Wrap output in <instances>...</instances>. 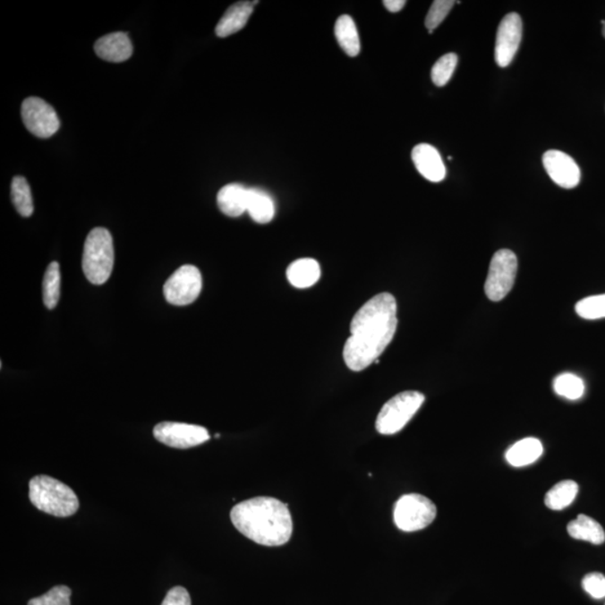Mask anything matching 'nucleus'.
<instances>
[{
    "label": "nucleus",
    "mask_w": 605,
    "mask_h": 605,
    "mask_svg": "<svg viewBox=\"0 0 605 605\" xmlns=\"http://www.w3.org/2000/svg\"><path fill=\"white\" fill-rule=\"evenodd\" d=\"M397 302L389 293H380L355 313L351 336L346 340L344 359L353 371H362L379 357L393 341L397 330Z\"/></svg>",
    "instance_id": "1"
},
{
    "label": "nucleus",
    "mask_w": 605,
    "mask_h": 605,
    "mask_svg": "<svg viewBox=\"0 0 605 605\" xmlns=\"http://www.w3.org/2000/svg\"><path fill=\"white\" fill-rule=\"evenodd\" d=\"M231 522L248 540L264 546L287 544L293 533L288 505L271 497H256L234 506Z\"/></svg>",
    "instance_id": "2"
},
{
    "label": "nucleus",
    "mask_w": 605,
    "mask_h": 605,
    "mask_svg": "<svg viewBox=\"0 0 605 605\" xmlns=\"http://www.w3.org/2000/svg\"><path fill=\"white\" fill-rule=\"evenodd\" d=\"M30 500L43 513L64 518L77 513L79 499L72 489L48 475H37L30 481Z\"/></svg>",
    "instance_id": "3"
},
{
    "label": "nucleus",
    "mask_w": 605,
    "mask_h": 605,
    "mask_svg": "<svg viewBox=\"0 0 605 605\" xmlns=\"http://www.w3.org/2000/svg\"><path fill=\"white\" fill-rule=\"evenodd\" d=\"M115 251L113 237L108 230L96 228L84 243L82 269L89 282L102 285L113 273Z\"/></svg>",
    "instance_id": "4"
},
{
    "label": "nucleus",
    "mask_w": 605,
    "mask_h": 605,
    "mask_svg": "<svg viewBox=\"0 0 605 605\" xmlns=\"http://www.w3.org/2000/svg\"><path fill=\"white\" fill-rule=\"evenodd\" d=\"M425 402L418 391H404L388 400L377 417L376 429L382 435H394L402 430Z\"/></svg>",
    "instance_id": "5"
},
{
    "label": "nucleus",
    "mask_w": 605,
    "mask_h": 605,
    "mask_svg": "<svg viewBox=\"0 0 605 605\" xmlns=\"http://www.w3.org/2000/svg\"><path fill=\"white\" fill-rule=\"evenodd\" d=\"M436 515L438 509L433 501L417 493H411L396 502L394 520L400 531L413 533L430 526Z\"/></svg>",
    "instance_id": "6"
},
{
    "label": "nucleus",
    "mask_w": 605,
    "mask_h": 605,
    "mask_svg": "<svg viewBox=\"0 0 605 605\" xmlns=\"http://www.w3.org/2000/svg\"><path fill=\"white\" fill-rule=\"evenodd\" d=\"M518 271V260L514 251L501 249L493 255L484 291L489 300L500 302L513 289Z\"/></svg>",
    "instance_id": "7"
},
{
    "label": "nucleus",
    "mask_w": 605,
    "mask_h": 605,
    "mask_svg": "<svg viewBox=\"0 0 605 605\" xmlns=\"http://www.w3.org/2000/svg\"><path fill=\"white\" fill-rule=\"evenodd\" d=\"M202 291V275L197 267H180L164 285V296L172 305L185 306L198 300Z\"/></svg>",
    "instance_id": "8"
},
{
    "label": "nucleus",
    "mask_w": 605,
    "mask_h": 605,
    "mask_svg": "<svg viewBox=\"0 0 605 605\" xmlns=\"http://www.w3.org/2000/svg\"><path fill=\"white\" fill-rule=\"evenodd\" d=\"M21 118L28 131L38 138H50L60 128V119L55 108L41 98L30 97L24 100Z\"/></svg>",
    "instance_id": "9"
},
{
    "label": "nucleus",
    "mask_w": 605,
    "mask_h": 605,
    "mask_svg": "<svg viewBox=\"0 0 605 605\" xmlns=\"http://www.w3.org/2000/svg\"><path fill=\"white\" fill-rule=\"evenodd\" d=\"M154 438L167 447L185 449L208 442L211 436L203 426L164 422L154 427Z\"/></svg>",
    "instance_id": "10"
},
{
    "label": "nucleus",
    "mask_w": 605,
    "mask_h": 605,
    "mask_svg": "<svg viewBox=\"0 0 605 605\" xmlns=\"http://www.w3.org/2000/svg\"><path fill=\"white\" fill-rule=\"evenodd\" d=\"M523 38V21L517 13H510L498 28L495 59L500 68H507L517 55Z\"/></svg>",
    "instance_id": "11"
},
{
    "label": "nucleus",
    "mask_w": 605,
    "mask_h": 605,
    "mask_svg": "<svg viewBox=\"0 0 605 605\" xmlns=\"http://www.w3.org/2000/svg\"><path fill=\"white\" fill-rule=\"evenodd\" d=\"M542 163L555 184L564 189H574L580 184L581 170L574 159L567 153L551 149L542 157Z\"/></svg>",
    "instance_id": "12"
},
{
    "label": "nucleus",
    "mask_w": 605,
    "mask_h": 605,
    "mask_svg": "<svg viewBox=\"0 0 605 605\" xmlns=\"http://www.w3.org/2000/svg\"><path fill=\"white\" fill-rule=\"evenodd\" d=\"M412 158L417 171L426 180L439 183L447 176V167L435 147L429 144L417 145L413 147Z\"/></svg>",
    "instance_id": "13"
},
{
    "label": "nucleus",
    "mask_w": 605,
    "mask_h": 605,
    "mask_svg": "<svg viewBox=\"0 0 605 605\" xmlns=\"http://www.w3.org/2000/svg\"><path fill=\"white\" fill-rule=\"evenodd\" d=\"M95 51L100 59L119 64L132 55V44L126 33H113L98 39Z\"/></svg>",
    "instance_id": "14"
},
{
    "label": "nucleus",
    "mask_w": 605,
    "mask_h": 605,
    "mask_svg": "<svg viewBox=\"0 0 605 605\" xmlns=\"http://www.w3.org/2000/svg\"><path fill=\"white\" fill-rule=\"evenodd\" d=\"M258 2H240L234 4L222 16L216 28V34L219 38L230 37L242 30L247 25L253 12V6Z\"/></svg>",
    "instance_id": "15"
},
{
    "label": "nucleus",
    "mask_w": 605,
    "mask_h": 605,
    "mask_svg": "<svg viewBox=\"0 0 605 605\" xmlns=\"http://www.w3.org/2000/svg\"><path fill=\"white\" fill-rule=\"evenodd\" d=\"M217 207L222 213L231 217L243 216L247 212L248 189L238 183L224 186L217 193Z\"/></svg>",
    "instance_id": "16"
},
{
    "label": "nucleus",
    "mask_w": 605,
    "mask_h": 605,
    "mask_svg": "<svg viewBox=\"0 0 605 605\" xmlns=\"http://www.w3.org/2000/svg\"><path fill=\"white\" fill-rule=\"evenodd\" d=\"M321 278V267L312 258H302L292 262L287 268L288 282L296 288H309Z\"/></svg>",
    "instance_id": "17"
},
{
    "label": "nucleus",
    "mask_w": 605,
    "mask_h": 605,
    "mask_svg": "<svg viewBox=\"0 0 605 605\" xmlns=\"http://www.w3.org/2000/svg\"><path fill=\"white\" fill-rule=\"evenodd\" d=\"M544 447L540 439L528 438L519 440L506 453V460L510 465L520 468L533 464L541 456Z\"/></svg>",
    "instance_id": "18"
},
{
    "label": "nucleus",
    "mask_w": 605,
    "mask_h": 605,
    "mask_svg": "<svg viewBox=\"0 0 605 605\" xmlns=\"http://www.w3.org/2000/svg\"><path fill=\"white\" fill-rule=\"evenodd\" d=\"M247 212L257 224H268L276 213L273 198L264 190L248 189Z\"/></svg>",
    "instance_id": "19"
},
{
    "label": "nucleus",
    "mask_w": 605,
    "mask_h": 605,
    "mask_svg": "<svg viewBox=\"0 0 605 605\" xmlns=\"http://www.w3.org/2000/svg\"><path fill=\"white\" fill-rule=\"evenodd\" d=\"M567 532L574 540L589 541L594 545H601L605 541L603 527L589 516H577L576 519L567 524Z\"/></svg>",
    "instance_id": "20"
},
{
    "label": "nucleus",
    "mask_w": 605,
    "mask_h": 605,
    "mask_svg": "<svg viewBox=\"0 0 605 605\" xmlns=\"http://www.w3.org/2000/svg\"><path fill=\"white\" fill-rule=\"evenodd\" d=\"M337 43L340 44L342 50L351 57H355L360 53V38L357 26H355L353 17L342 15L337 19L335 29Z\"/></svg>",
    "instance_id": "21"
},
{
    "label": "nucleus",
    "mask_w": 605,
    "mask_h": 605,
    "mask_svg": "<svg viewBox=\"0 0 605 605\" xmlns=\"http://www.w3.org/2000/svg\"><path fill=\"white\" fill-rule=\"evenodd\" d=\"M578 486L572 480H565L555 484L545 496V505L551 510H562L567 508L575 500Z\"/></svg>",
    "instance_id": "22"
},
{
    "label": "nucleus",
    "mask_w": 605,
    "mask_h": 605,
    "mask_svg": "<svg viewBox=\"0 0 605 605\" xmlns=\"http://www.w3.org/2000/svg\"><path fill=\"white\" fill-rule=\"evenodd\" d=\"M61 273L59 262L48 265L43 279V301L48 310L56 308L60 300Z\"/></svg>",
    "instance_id": "23"
},
{
    "label": "nucleus",
    "mask_w": 605,
    "mask_h": 605,
    "mask_svg": "<svg viewBox=\"0 0 605 605\" xmlns=\"http://www.w3.org/2000/svg\"><path fill=\"white\" fill-rule=\"evenodd\" d=\"M12 200L17 212L21 217H29L33 215V197L30 188L23 176H16L12 182Z\"/></svg>",
    "instance_id": "24"
},
{
    "label": "nucleus",
    "mask_w": 605,
    "mask_h": 605,
    "mask_svg": "<svg viewBox=\"0 0 605 605\" xmlns=\"http://www.w3.org/2000/svg\"><path fill=\"white\" fill-rule=\"evenodd\" d=\"M555 393L569 400H577L584 395V381L573 373H562L554 380Z\"/></svg>",
    "instance_id": "25"
},
{
    "label": "nucleus",
    "mask_w": 605,
    "mask_h": 605,
    "mask_svg": "<svg viewBox=\"0 0 605 605\" xmlns=\"http://www.w3.org/2000/svg\"><path fill=\"white\" fill-rule=\"evenodd\" d=\"M457 62H459V57L456 53H447L436 62L430 73L431 81L435 86H447L456 69Z\"/></svg>",
    "instance_id": "26"
},
{
    "label": "nucleus",
    "mask_w": 605,
    "mask_h": 605,
    "mask_svg": "<svg viewBox=\"0 0 605 605\" xmlns=\"http://www.w3.org/2000/svg\"><path fill=\"white\" fill-rule=\"evenodd\" d=\"M575 311L578 317L585 320H599L605 318V294L603 295L590 296L577 302Z\"/></svg>",
    "instance_id": "27"
},
{
    "label": "nucleus",
    "mask_w": 605,
    "mask_h": 605,
    "mask_svg": "<svg viewBox=\"0 0 605 605\" xmlns=\"http://www.w3.org/2000/svg\"><path fill=\"white\" fill-rule=\"evenodd\" d=\"M454 5H456V2H453V0H435L425 20L426 29L430 30V34L447 19Z\"/></svg>",
    "instance_id": "28"
},
{
    "label": "nucleus",
    "mask_w": 605,
    "mask_h": 605,
    "mask_svg": "<svg viewBox=\"0 0 605 605\" xmlns=\"http://www.w3.org/2000/svg\"><path fill=\"white\" fill-rule=\"evenodd\" d=\"M71 594H72V591L70 587L57 585L48 591L47 593L30 600L28 605H71Z\"/></svg>",
    "instance_id": "29"
},
{
    "label": "nucleus",
    "mask_w": 605,
    "mask_h": 605,
    "mask_svg": "<svg viewBox=\"0 0 605 605\" xmlns=\"http://www.w3.org/2000/svg\"><path fill=\"white\" fill-rule=\"evenodd\" d=\"M583 589L589 593L592 598H605V576L601 573H590L583 578Z\"/></svg>",
    "instance_id": "30"
},
{
    "label": "nucleus",
    "mask_w": 605,
    "mask_h": 605,
    "mask_svg": "<svg viewBox=\"0 0 605 605\" xmlns=\"http://www.w3.org/2000/svg\"><path fill=\"white\" fill-rule=\"evenodd\" d=\"M162 605H192L188 590L182 586L173 587L164 599Z\"/></svg>",
    "instance_id": "31"
},
{
    "label": "nucleus",
    "mask_w": 605,
    "mask_h": 605,
    "mask_svg": "<svg viewBox=\"0 0 605 605\" xmlns=\"http://www.w3.org/2000/svg\"><path fill=\"white\" fill-rule=\"evenodd\" d=\"M406 5L405 0H385L384 6L390 13H398Z\"/></svg>",
    "instance_id": "32"
},
{
    "label": "nucleus",
    "mask_w": 605,
    "mask_h": 605,
    "mask_svg": "<svg viewBox=\"0 0 605 605\" xmlns=\"http://www.w3.org/2000/svg\"><path fill=\"white\" fill-rule=\"evenodd\" d=\"M602 25H603L602 33L603 37L605 38V21H602Z\"/></svg>",
    "instance_id": "33"
}]
</instances>
